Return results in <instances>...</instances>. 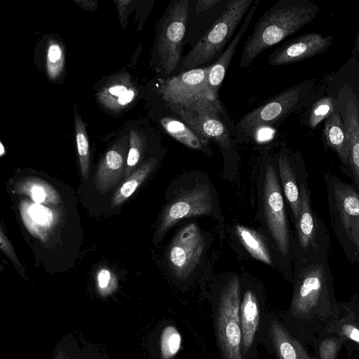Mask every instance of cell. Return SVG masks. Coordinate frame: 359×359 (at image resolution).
Wrapping results in <instances>:
<instances>
[{
    "instance_id": "e0dca14e",
    "label": "cell",
    "mask_w": 359,
    "mask_h": 359,
    "mask_svg": "<svg viewBox=\"0 0 359 359\" xmlns=\"http://www.w3.org/2000/svg\"><path fill=\"white\" fill-rule=\"evenodd\" d=\"M323 132L326 143L337 153L344 164H349L348 140L337 108L326 119Z\"/></svg>"
},
{
    "instance_id": "836d02e7",
    "label": "cell",
    "mask_w": 359,
    "mask_h": 359,
    "mask_svg": "<svg viewBox=\"0 0 359 359\" xmlns=\"http://www.w3.org/2000/svg\"><path fill=\"white\" fill-rule=\"evenodd\" d=\"M343 330L344 333L353 340L359 342V330L351 326L346 325L344 327Z\"/></svg>"
},
{
    "instance_id": "d6986e66",
    "label": "cell",
    "mask_w": 359,
    "mask_h": 359,
    "mask_svg": "<svg viewBox=\"0 0 359 359\" xmlns=\"http://www.w3.org/2000/svg\"><path fill=\"white\" fill-rule=\"evenodd\" d=\"M300 214L297 222L299 243L306 249L312 242L315 234V225L310 204L308 189L304 184H300Z\"/></svg>"
},
{
    "instance_id": "ba28073f",
    "label": "cell",
    "mask_w": 359,
    "mask_h": 359,
    "mask_svg": "<svg viewBox=\"0 0 359 359\" xmlns=\"http://www.w3.org/2000/svg\"><path fill=\"white\" fill-rule=\"evenodd\" d=\"M264 212L269 231L282 255L289 250V234L283 198L274 168L268 165L264 182Z\"/></svg>"
},
{
    "instance_id": "8992f818",
    "label": "cell",
    "mask_w": 359,
    "mask_h": 359,
    "mask_svg": "<svg viewBox=\"0 0 359 359\" xmlns=\"http://www.w3.org/2000/svg\"><path fill=\"white\" fill-rule=\"evenodd\" d=\"M213 201L209 186L197 184L175 198L163 210L156 231L155 241H159L165 233L180 220L210 214Z\"/></svg>"
},
{
    "instance_id": "8fae6325",
    "label": "cell",
    "mask_w": 359,
    "mask_h": 359,
    "mask_svg": "<svg viewBox=\"0 0 359 359\" xmlns=\"http://www.w3.org/2000/svg\"><path fill=\"white\" fill-rule=\"evenodd\" d=\"M337 108L342 118L349 145V165L359 190V102L348 86L339 92Z\"/></svg>"
},
{
    "instance_id": "cb8c5ba5",
    "label": "cell",
    "mask_w": 359,
    "mask_h": 359,
    "mask_svg": "<svg viewBox=\"0 0 359 359\" xmlns=\"http://www.w3.org/2000/svg\"><path fill=\"white\" fill-rule=\"evenodd\" d=\"M76 142L82 177L87 180L90 168L89 143L85 125L76 107L74 112Z\"/></svg>"
},
{
    "instance_id": "f1b7e54d",
    "label": "cell",
    "mask_w": 359,
    "mask_h": 359,
    "mask_svg": "<svg viewBox=\"0 0 359 359\" xmlns=\"http://www.w3.org/2000/svg\"><path fill=\"white\" fill-rule=\"evenodd\" d=\"M0 248L15 264L20 266L14 248L1 227L0 229Z\"/></svg>"
},
{
    "instance_id": "1f68e13d",
    "label": "cell",
    "mask_w": 359,
    "mask_h": 359,
    "mask_svg": "<svg viewBox=\"0 0 359 359\" xmlns=\"http://www.w3.org/2000/svg\"><path fill=\"white\" fill-rule=\"evenodd\" d=\"M219 2L218 0H199L196 2V9L198 12L205 11Z\"/></svg>"
},
{
    "instance_id": "9a60e30c",
    "label": "cell",
    "mask_w": 359,
    "mask_h": 359,
    "mask_svg": "<svg viewBox=\"0 0 359 359\" xmlns=\"http://www.w3.org/2000/svg\"><path fill=\"white\" fill-rule=\"evenodd\" d=\"M258 3L259 1H256L254 4L251 6L238 33L233 37L227 48L222 54L220 57L210 66L207 79V87L209 92L215 99H217L219 89L224 79L228 67L236 51V48L242 36L248 28L257 8Z\"/></svg>"
},
{
    "instance_id": "30bf717a",
    "label": "cell",
    "mask_w": 359,
    "mask_h": 359,
    "mask_svg": "<svg viewBox=\"0 0 359 359\" xmlns=\"http://www.w3.org/2000/svg\"><path fill=\"white\" fill-rule=\"evenodd\" d=\"M332 36L323 37L321 34L311 32L287 41L268 56L272 66L298 62L327 50L332 45Z\"/></svg>"
},
{
    "instance_id": "4316f807",
    "label": "cell",
    "mask_w": 359,
    "mask_h": 359,
    "mask_svg": "<svg viewBox=\"0 0 359 359\" xmlns=\"http://www.w3.org/2000/svg\"><path fill=\"white\" fill-rule=\"evenodd\" d=\"M181 335L175 327L167 326L163 331L161 339V350L163 359L175 356L181 347Z\"/></svg>"
},
{
    "instance_id": "7402d4cb",
    "label": "cell",
    "mask_w": 359,
    "mask_h": 359,
    "mask_svg": "<svg viewBox=\"0 0 359 359\" xmlns=\"http://www.w3.org/2000/svg\"><path fill=\"white\" fill-rule=\"evenodd\" d=\"M236 231L245 248L254 258L271 264L269 250L258 232L241 225L236 226Z\"/></svg>"
},
{
    "instance_id": "484cf974",
    "label": "cell",
    "mask_w": 359,
    "mask_h": 359,
    "mask_svg": "<svg viewBox=\"0 0 359 359\" xmlns=\"http://www.w3.org/2000/svg\"><path fill=\"white\" fill-rule=\"evenodd\" d=\"M337 109L336 100L325 97L315 102L309 116V126L315 128L322 121L327 119Z\"/></svg>"
},
{
    "instance_id": "9c48e42d",
    "label": "cell",
    "mask_w": 359,
    "mask_h": 359,
    "mask_svg": "<svg viewBox=\"0 0 359 359\" xmlns=\"http://www.w3.org/2000/svg\"><path fill=\"white\" fill-rule=\"evenodd\" d=\"M209 67L194 68L172 77L162 88L170 105H186L204 99L217 100L207 87Z\"/></svg>"
},
{
    "instance_id": "f546056e",
    "label": "cell",
    "mask_w": 359,
    "mask_h": 359,
    "mask_svg": "<svg viewBox=\"0 0 359 359\" xmlns=\"http://www.w3.org/2000/svg\"><path fill=\"white\" fill-rule=\"evenodd\" d=\"M113 274L107 269H102L97 274V283L100 289L108 287L112 279Z\"/></svg>"
},
{
    "instance_id": "d6a6232c",
    "label": "cell",
    "mask_w": 359,
    "mask_h": 359,
    "mask_svg": "<svg viewBox=\"0 0 359 359\" xmlns=\"http://www.w3.org/2000/svg\"><path fill=\"white\" fill-rule=\"evenodd\" d=\"M135 97V91L133 89H129L122 95H121L117 101V103L121 106L126 105L130 103Z\"/></svg>"
},
{
    "instance_id": "ffe728a7",
    "label": "cell",
    "mask_w": 359,
    "mask_h": 359,
    "mask_svg": "<svg viewBox=\"0 0 359 359\" xmlns=\"http://www.w3.org/2000/svg\"><path fill=\"white\" fill-rule=\"evenodd\" d=\"M278 167L284 193L297 222L300 214V191L297 187L294 174L287 157L284 156H280Z\"/></svg>"
},
{
    "instance_id": "5bb4252c",
    "label": "cell",
    "mask_w": 359,
    "mask_h": 359,
    "mask_svg": "<svg viewBox=\"0 0 359 359\" xmlns=\"http://www.w3.org/2000/svg\"><path fill=\"white\" fill-rule=\"evenodd\" d=\"M170 106L203 140L211 138L223 147L229 146V133L220 118L200 114L184 107Z\"/></svg>"
},
{
    "instance_id": "e575fe53",
    "label": "cell",
    "mask_w": 359,
    "mask_h": 359,
    "mask_svg": "<svg viewBox=\"0 0 359 359\" xmlns=\"http://www.w3.org/2000/svg\"><path fill=\"white\" fill-rule=\"evenodd\" d=\"M5 154V150L3 144L0 143V156H2Z\"/></svg>"
},
{
    "instance_id": "52a82bcc",
    "label": "cell",
    "mask_w": 359,
    "mask_h": 359,
    "mask_svg": "<svg viewBox=\"0 0 359 359\" xmlns=\"http://www.w3.org/2000/svg\"><path fill=\"white\" fill-rule=\"evenodd\" d=\"M204 246L203 236L195 223L176 233L168 251L170 268L176 278L185 280L190 276L200 262Z\"/></svg>"
},
{
    "instance_id": "6da1fadb",
    "label": "cell",
    "mask_w": 359,
    "mask_h": 359,
    "mask_svg": "<svg viewBox=\"0 0 359 359\" xmlns=\"http://www.w3.org/2000/svg\"><path fill=\"white\" fill-rule=\"evenodd\" d=\"M319 8L307 0H280L257 21L244 43L240 67H246L262 53L311 22Z\"/></svg>"
},
{
    "instance_id": "5b68a950",
    "label": "cell",
    "mask_w": 359,
    "mask_h": 359,
    "mask_svg": "<svg viewBox=\"0 0 359 359\" xmlns=\"http://www.w3.org/2000/svg\"><path fill=\"white\" fill-rule=\"evenodd\" d=\"M306 81L292 86L245 114L237 123L236 129L248 134L271 126L296 110L305 100L312 86Z\"/></svg>"
},
{
    "instance_id": "2e32d148",
    "label": "cell",
    "mask_w": 359,
    "mask_h": 359,
    "mask_svg": "<svg viewBox=\"0 0 359 359\" xmlns=\"http://www.w3.org/2000/svg\"><path fill=\"white\" fill-rule=\"evenodd\" d=\"M325 269V266L319 264H312L306 269L295 292V309L302 310L316 299L322 288Z\"/></svg>"
},
{
    "instance_id": "4dcf8cb0",
    "label": "cell",
    "mask_w": 359,
    "mask_h": 359,
    "mask_svg": "<svg viewBox=\"0 0 359 359\" xmlns=\"http://www.w3.org/2000/svg\"><path fill=\"white\" fill-rule=\"evenodd\" d=\"M128 89L127 87L124 85H114L109 87L107 90L109 98L111 99L113 97H117L118 98L122 95L123 93H125L126 91H128Z\"/></svg>"
},
{
    "instance_id": "ac0fdd59",
    "label": "cell",
    "mask_w": 359,
    "mask_h": 359,
    "mask_svg": "<svg viewBox=\"0 0 359 359\" xmlns=\"http://www.w3.org/2000/svg\"><path fill=\"white\" fill-rule=\"evenodd\" d=\"M156 160L150 158L130 175L123 184L115 191L111 201V207L121 205L142 184L155 167Z\"/></svg>"
},
{
    "instance_id": "4fadbf2b",
    "label": "cell",
    "mask_w": 359,
    "mask_h": 359,
    "mask_svg": "<svg viewBox=\"0 0 359 359\" xmlns=\"http://www.w3.org/2000/svg\"><path fill=\"white\" fill-rule=\"evenodd\" d=\"M127 145V137H124L113 145L100 162L95 175V187L100 194L112 189L125 177Z\"/></svg>"
},
{
    "instance_id": "603a6c76",
    "label": "cell",
    "mask_w": 359,
    "mask_h": 359,
    "mask_svg": "<svg viewBox=\"0 0 359 359\" xmlns=\"http://www.w3.org/2000/svg\"><path fill=\"white\" fill-rule=\"evenodd\" d=\"M166 132L184 145L193 149L203 147V140L187 124L174 118L166 117L161 120Z\"/></svg>"
},
{
    "instance_id": "d4e9b609",
    "label": "cell",
    "mask_w": 359,
    "mask_h": 359,
    "mask_svg": "<svg viewBox=\"0 0 359 359\" xmlns=\"http://www.w3.org/2000/svg\"><path fill=\"white\" fill-rule=\"evenodd\" d=\"M145 140L139 132L131 130L130 132V147L127 155L125 178H128L135 170V168L141 159L144 150Z\"/></svg>"
},
{
    "instance_id": "44dd1931",
    "label": "cell",
    "mask_w": 359,
    "mask_h": 359,
    "mask_svg": "<svg viewBox=\"0 0 359 359\" xmlns=\"http://www.w3.org/2000/svg\"><path fill=\"white\" fill-rule=\"evenodd\" d=\"M18 193L29 195L38 203L55 205L60 202L57 191L46 182L37 178H27L15 187Z\"/></svg>"
},
{
    "instance_id": "3957f363",
    "label": "cell",
    "mask_w": 359,
    "mask_h": 359,
    "mask_svg": "<svg viewBox=\"0 0 359 359\" xmlns=\"http://www.w3.org/2000/svg\"><path fill=\"white\" fill-rule=\"evenodd\" d=\"M240 302V282L233 276L220 293L215 313L216 336L222 359H243Z\"/></svg>"
},
{
    "instance_id": "7c38bea8",
    "label": "cell",
    "mask_w": 359,
    "mask_h": 359,
    "mask_svg": "<svg viewBox=\"0 0 359 359\" xmlns=\"http://www.w3.org/2000/svg\"><path fill=\"white\" fill-rule=\"evenodd\" d=\"M261 306L256 294L251 290H247L241 299L239 310L243 359H252L257 353V338L261 327Z\"/></svg>"
},
{
    "instance_id": "83f0119b",
    "label": "cell",
    "mask_w": 359,
    "mask_h": 359,
    "mask_svg": "<svg viewBox=\"0 0 359 359\" xmlns=\"http://www.w3.org/2000/svg\"><path fill=\"white\" fill-rule=\"evenodd\" d=\"M47 72L50 79H54L60 74L63 67V54L60 46L52 43L47 51Z\"/></svg>"
},
{
    "instance_id": "277c9868",
    "label": "cell",
    "mask_w": 359,
    "mask_h": 359,
    "mask_svg": "<svg viewBox=\"0 0 359 359\" xmlns=\"http://www.w3.org/2000/svg\"><path fill=\"white\" fill-rule=\"evenodd\" d=\"M189 11L188 0L175 1L168 6L161 20L156 46L165 74L175 71L180 61Z\"/></svg>"
},
{
    "instance_id": "d590c367",
    "label": "cell",
    "mask_w": 359,
    "mask_h": 359,
    "mask_svg": "<svg viewBox=\"0 0 359 359\" xmlns=\"http://www.w3.org/2000/svg\"><path fill=\"white\" fill-rule=\"evenodd\" d=\"M356 50H357L358 55L359 57V32H358V35L357 42H356Z\"/></svg>"
},
{
    "instance_id": "7a4b0ae2",
    "label": "cell",
    "mask_w": 359,
    "mask_h": 359,
    "mask_svg": "<svg viewBox=\"0 0 359 359\" xmlns=\"http://www.w3.org/2000/svg\"><path fill=\"white\" fill-rule=\"evenodd\" d=\"M252 0L230 1L221 16L185 56L182 69H194L211 60L230 40Z\"/></svg>"
}]
</instances>
